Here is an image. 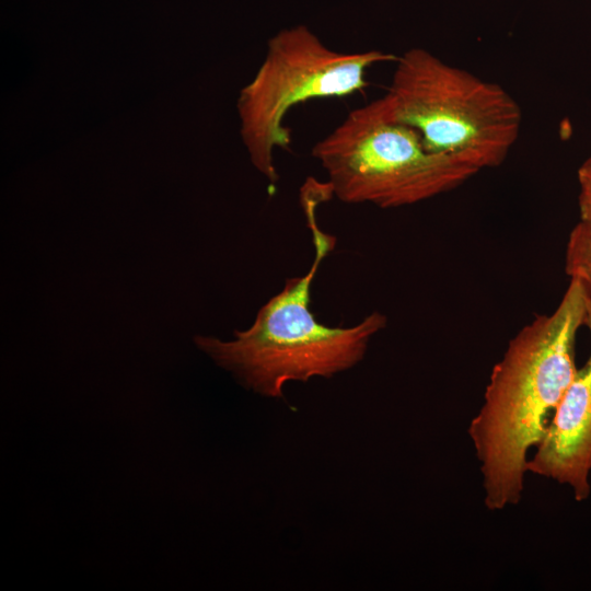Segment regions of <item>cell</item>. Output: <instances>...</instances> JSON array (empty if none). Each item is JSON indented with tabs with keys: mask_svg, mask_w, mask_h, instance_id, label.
<instances>
[{
	"mask_svg": "<svg viewBox=\"0 0 591 591\" xmlns=\"http://www.w3.org/2000/svg\"><path fill=\"white\" fill-rule=\"evenodd\" d=\"M580 220L591 222V155L578 170Z\"/></svg>",
	"mask_w": 591,
	"mask_h": 591,
	"instance_id": "cell-8",
	"label": "cell"
},
{
	"mask_svg": "<svg viewBox=\"0 0 591 591\" xmlns=\"http://www.w3.org/2000/svg\"><path fill=\"white\" fill-rule=\"evenodd\" d=\"M396 60L376 49L336 51L304 26L271 37L260 67L237 100L241 137L254 167L274 186L278 182L274 152L291 144L285 125L288 112L310 100L361 92L368 85V69Z\"/></svg>",
	"mask_w": 591,
	"mask_h": 591,
	"instance_id": "cell-5",
	"label": "cell"
},
{
	"mask_svg": "<svg viewBox=\"0 0 591 591\" xmlns=\"http://www.w3.org/2000/svg\"><path fill=\"white\" fill-rule=\"evenodd\" d=\"M584 325L591 338V294ZM526 471L571 489L576 501L591 493V349L557 404Z\"/></svg>",
	"mask_w": 591,
	"mask_h": 591,
	"instance_id": "cell-6",
	"label": "cell"
},
{
	"mask_svg": "<svg viewBox=\"0 0 591 591\" xmlns=\"http://www.w3.org/2000/svg\"><path fill=\"white\" fill-rule=\"evenodd\" d=\"M311 154L324 169L332 195L381 208L430 199L478 173L430 151L416 129L394 118L387 94L351 111Z\"/></svg>",
	"mask_w": 591,
	"mask_h": 591,
	"instance_id": "cell-3",
	"label": "cell"
},
{
	"mask_svg": "<svg viewBox=\"0 0 591 591\" xmlns=\"http://www.w3.org/2000/svg\"><path fill=\"white\" fill-rule=\"evenodd\" d=\"M565 271L580 281L591 294V222L579 220L569 233L565 251Z\"/></svg>",
	"mask_w": 591,
	"mask_h": 591,
	"instance_id": "cell-7",
	"label": "cell"
},
{
	"mask_svg": "<svg viewBox=\"0 0 591 591\" xmlns=\"http://www.w3.org/2000/svg\"><path fill=\"white\" fill-rule=\"evenodd\" d=\"M325 183L306 181L301 195L314 246L306 274L286 280L282 289L257 312L253 324L222 340L197 335L196 347L217 366L229 371L246 389L267 397H281L290 381L332 378L359 363L370 340L386 326V316L372 312L356 325L328 326L310 309L311 290L323 260L333 252L336 239L316 221V207L328 199Z\"/></svg>",
	"mask_w": 591,
	"mask_h": 591,
	"instance_id": "cell-2",
	"label": "cell"
},
{
	"mask_svg": "<svg viewBox=\"0 0 591 591\" xmlns=\"http://www.w3.org/2000/svg\"><path fill=\"white\" fill-rule=\"evenodd\" d=\"M589 299L586 287L569 279L555 310L523 326L491 369L467 427L489 511L517 506L522 498L529 452L542 440L578 370L576 338Z\"/></svg>",
	"mask_w": 591,
	"mask_h": 591,
	"instance_id": "cell-1",
	"label": "cell"
},
{
	"mask_svg": "<svg viewBox=\"0 0 591 591\" xmlns=\"http://www.w3.org/2000/svg\"><path fill=\"white\" fill-rule=\"evenodd\" d=\"M387 95L396 120L433 152L478 172L496 167L515 143L521 109L500 85L451 66L424 48L397 57Z\"/></svg>",
	"mask_w": 591,
	"mask_h": 591,
	"instance_id": "cell-4",
	"label": "cell"
}]
</instances>
